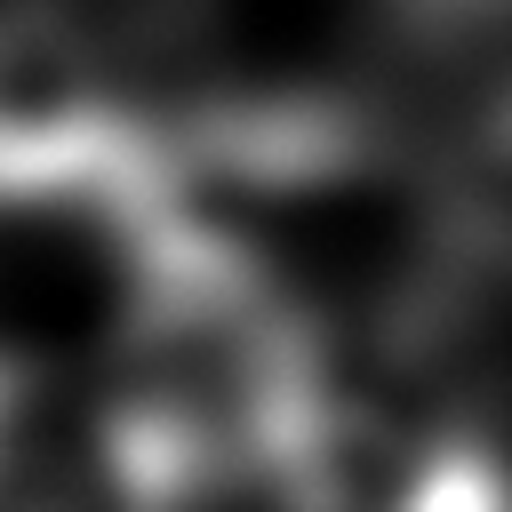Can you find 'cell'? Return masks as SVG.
Returning <instances> with one entry per match:
<instances>
[{
    "mask_svg": "<svg viewBox=\"0 0 512 512\" xmlns=\"http://www.w3.org/2000/svg\"><path fill=\"white\" fill-rule=\"evenodd\" d=\"M328 408V376L288 296H272L224 240L176 232L160 248V296L144 328L136 432L184 472L288 480Z\"/></svg>",
    "mask_w": 512,
    "mask_h": 512,
    "instance_id": "1",
    "label": "cell"
}]
</instances>
